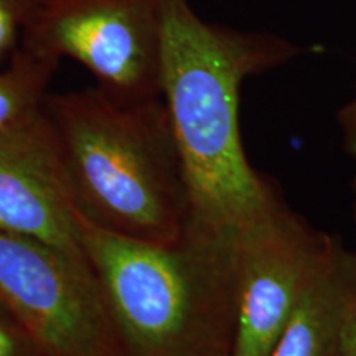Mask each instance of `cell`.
Here are the masks:
<instances>
[{
  "label": "cell",
  "instance_id": "obj_1",
  "mask_svg": "<svg viewBox=\"0 0 356 356\" xmlns=\"http://www.w3.org/2000/svg\"><path fill=\"white\" fill-rule=\"evenodd\" d=\"M159 6L162 97L184 159L188 229L236 243L241 231L284 203L244 150L243 83L317 48L305 50L273 33L211 24L188 0H159Z\"/></svg>",
  "mask_w": 356,
  "mask_h": 356
},
{
  "label": "cell",
  "instance_id": "obj_2",
  "mask_svg": "<svg viewBox=\"0 0 356 356\" xmlns=\"http://www.w3.org/2000/svg\"><path fill=\"white\" fill-rule=\"evenodd\" d=\"M74 211L97 228L177 243L190 222L184 159L163 97L126 102L97 86L43 108Z\"/></svg>",
  "mask_w": 356,
  "mask_h": 356
},
{
  "label": "cell",
  "instance_id": "obj_3",
  "mask_svg": "<svg viewBox=\"0 0 356 356\" xmlns=\"http://www.w3.org/2000/svg\"><path fill=\"white\" fill-rule=\"evenodd\" d=\"M76 216L119 355L231 353L238 312L236 243L197 231H186L177 243H152Z\"/></svg>",
  "mask_w": 356,
  "mask_h": 356
},
{
  "label": "cell",
  "instance_id": "obj_4",
  "mask_svg": "<svg viewBox=\"0 0 356 356\" xmlns=\"http://www.w3.org/2000/svg\"><path fill=\"white\" fill-rule=\"evenodd\" d=\"M20 47L76 61L119 101L162 97L159 0H40Z\"/></svg>",
  "mask_w": 356,
  "mask_h": 356
},
{
  "label": "cell",
  "instance_id": "obj_5",
  "mask_svg": "<svg viewBox=\"0 0 356 356\" xmlns=\"http://www.w3.org/2000/svg\"><path fill=\"white\" fill-rule=\"evenodd\" d=\"M0 302L43 356H121L91 267L51 244L0 229Z\"/></svg>",
  "mask_w": 356,
  "mask_h": 356
},
{
  "label": "cell",
  "instance_id": "obj_6",
  "mask_svg": "<svg viewBox=\"0 0 356 356\" xmlns=\"http://www.w3.org/2000/svg\"><path fill=\"white\" fill-rule=\"evenodd\" d=\"M338 241L286 202L236 239L238 312L231 356H269Z\"/></svg>",
  "mask_w": 356,
  "mask_h": 356
},
{
  "label": "cell",
  "instance_id": "obj_7",
  "mask_svg": "<svg viewBox=\"0 0 356 356\" xmlns=\"http://www.w3.org/2000/svg\"><path fill=\"white\" fill-rule=\"evenodd\" d=\"M0 229L40 239L89 264L44 113L0 129Z\"/></svg>",
  "mask_w": 356,
  "mask_h": 356
},
{
  "label": "cell",
  "instance_id": "obj_8",
  "mask_svg": "<svg viewBox=\"0 0 356 356\" xmlns=\"http://www.w3.org/2000/svg\"><path fill=\"white\" fill-rule=\"evenodd\" d=\"M356 346V251L338 239L269 356H350Z\"/></svg>",
  "mask_w": 356,
  "mask_h": 356
},
{
  "label": "cell",
  "instance_id": "obj_9",
  "mask_svg": "<svg viewBox=\"0 0 356 356\" xmlns=\"http://www.w3.org/2000/svg\"><path fill=\"white\" fill-rule=\"evenodd\" d=\"M58 66L60 61L24 47L0 66V129L20 126L43 113Z\"/></svg>",
  "mask_w": 356,
  "mask_h": 356
},
{
  "label": "cell",
  "instance_id": "obj_10",
  "mask_svg": "<svg viewBox=\"0 0 356 356\" xmlns=\"http://www.w3.org/2000/svg\"><path fill=\"white\" fill-rule=\"evenodd\" d=\"M40 0H0V66L20 48L24 33Z\"/></svg>",
  "mask_w": 356,
  "mask_h": 356
},
{
  "label": "cell",
  "instance_id": "obj_11",
  "mask_svg": "<svg viewBox=\"0 0 356 356\" xmlns=\"http://www.w3.org/2000/svg\"><path fill=\"white\" fill-rule=\"evenodd\" d=\"M0 356H43L24 325L0 302Z\"/></svg>",
  "mask_w": 356,
  "mask_h": 356
},
{
  "label": "cell",
  "instance_id": "obj_12",
  "mask_svg": "<svg viewBox=\"0 0 356 356\" xmlns=\"http://www.w3.org/2000/svg\"><path fill=\"white\" fill-rule=\"evenodd\" d=\"M338 124L343 137V149L356 162V86L355 96L338 111ZM353 218L356 220V175L353 180Z\"/></svg>",
  "mask_w": 356,
  "mask_h": 356
},
{
  "label": "cell",
  "instance_id": "obj_13",
  "mask_svg": "<svg viewBox=\"0 0 356 356\" xmlns=\"http://www.w3.org/2000/svg\"><path fill=\"white\" fill-rule=\"evenodd\" d=\"M210 356H231V353H216V355H210Z\"/></svg>",
  "mask_w": 356,
  "mask_h": 356
},
{
  "label": "cell",
  "instance_id": "obj_14",
  "mask_svg": "<svg viewBox=\"0 0 356 356\" xmlns=\"http://www.w3.org/2000/svg\"><path fill=\"white\" fill-rule=\"evenodd\" d=\"M350 356H356V346L353 348V351H351V355Z\"/></svg>",
  "mask_w": 356,
  "mask_h": 356
}]
</instances>
